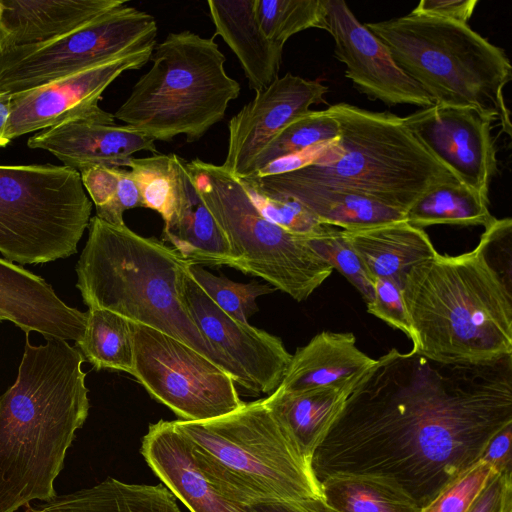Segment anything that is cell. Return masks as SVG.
<instances>
[{
    "instance_id": "obj_1",
    "label": "cell",
    "mask_w": 512,
    "mask_h": 512,
    "mask_svg": "<svg viewBox=\"0 0 512 512\" xmlns=\"http://www.w3.org/2000/svg\"><path fill=\"white\" fill-rule=\"evenodd\" d=\"M509 424L512 354L451 364L393 348L362 375L311 464L319 482L381 478L422 508Z\"/></svg>"
},
{
    "instance_id": "obj_2",
    "label": "cell",
    "mask_w": 512,
    "mask_h": 512,
    "mask_svg": "<svg viewBox=\"0 0 512 512\" xmlns=\"http://www.w3.org/2000/svg\"><path fill=\"white\" fill-rule=\"evenodd\" d=\"M84 357L66 340L26 343L15 383L0 396V512L57 496L54 481L89 413Z\"/></svg>"
},
{
    "instance_id": "obj_3",
    "label": "cell",
    "mask_w": 512,
    "mask_h": 512,
    "mask_svg": "<svg viewBox=\"0 0 512 512\" xmlns=\"http://www.w3.org/2000/svg\"><path fill=\"white\" fill-rule=\"evenodd\" d=\"M501 226L497 220L494 254ZM493 256L485 226L478 245L457 256L437 253L403 282L412 352L442 363L485 362L512 354L511 273Z\"/></svg>"
},
{
    "instance_id": "obj_4",
    "label": "cell",
    "mask_w": 512,
    "mask_h": 512,
    "mask_svg": "<svg viewBox=\"0 0 512 512\" xmlns=\"http://www.w3.org/2000/svg\"><path fill=\"white\" fill-rule=\"evenodd\" d=\"M192 264L163 241L94 216L76 265V287L89 308L107 309L168 334L238 383L234 366L204 337L189 311L186 287Z\"/></svg>"
},
{
    "instance_id": "obj_5",
    "label": "cell",
    "mask_w": 512,
    "mask_h": 512,
    "mask_svg": "<svg viewBox=\"0 0 512 512\" xmlns=\"http://www.w3.org/2000/svg\"><path fill=\"white\" fill-rule=\"evenodd\" d=\"M328 110L339 124V152L333 160L250 178L268 192L297 187L352 191L405 211L434 186L456 180L402 117L347 103Z\"/></svg>"
},
{
    "instance_id": "obj_6",
    "label": "cell",
    "mask_w": 512,
    "mask_h": 512,
    "mask_svg": "<svg viewBox=\"0 0 512 512\" xmlns=\"http://www.w3.org/2000/svg\"><path fill=\"white\" fill-rule=\"evenodd\" d=\"M205 477L229 500L323 499L311 461L279 424L264 398L205 421H173Z\"/></svg>"
},
{
    "instance_id": "obj_7",
    "label": "cell",
    "mask_w": 512,
    "mask_h": 512,
    "mask_svg": "<svg viewBox=\"0 0 512 512\" xmlns=\"http://www.w3.org/2000/svg\"><path fill=\"white\" fill-rule=\"evenodd\" d=\"M433 104L471 107L511 135L504 87L512 66L500 47L468 24L409 13L365 24Z\"/></svg>"
},
{
    "instance_id": "obj_8",
    "label": "cell",
    "mask_w": 512,
    "mask_h": 512,
    "mask_svg": "<svg viewBox=\"0 0 512 512\" xmlns=\"http://www.w3.org/2000/svg\"><path fill=\"white\" fill-rule=\"evenodd\" d=\"M151 67L133 86L114 118L154 141L185 135L200 139L223 120L239 83L225 71L226 57L214 38L171 32L155 45Z\"/></svg>"
},
{
    "instance_id": "obj_9",
    "label": "cell",
    "mask_w": 512,
    "mask_h": 512,
    "mask_svg": "<svg viewBox=\"0 0 512 512\" xmlns=\"http://www.w3.org/2000/svg\"><path fill=\"white\" fill-rule=\"evenodd\" d=\"M186 168L229 243L232 268L262 278L299 302L331 275L333 268L310 248L306 236L292 234L261 216L239 179L221 165L196 158L187 161Z\"/></svg>"
},
{
    "instance_id": "obj_10",
    "label": "cell",
    "mask_w": 512,
    "mask_h": 512,
    "mask_svg": "<svg viewBox=\"0 0 512 512\" xmlns=\"http://www.w3.org/2000/svg\"><path fill=\"white\" fill-rule=\"evenodd\" d=\"M92 202L64 165H0V253L11 262L67 258L88 228Z\"/></svg>"
},
{
    "instance_id": "obj_11",
    "label": "cell",
    "mask_w": 512,
    "mask_h": 512,
    "mask_svg": "<svg viewBox=\"0 0 512 512\" xmlns=\"http://www.w3.org/2000/svg\"><path fill=\"white\" fill-rule=\"evenodd\" d=\"M157 22L126 3L53 40L0 50V92L30 90L126 55L153 50Z\"/></svg>"
},
{
    "instance_id": "obj_12",
    "label": "cell",
    "mask_w": 512,
    "mask_h": 512,
    "mask_svg": "<svg viewBox=\"0 0 512 512\" xmlns=\"http://www.w3.org/2000/svg\"><path fill=\"white\" fill-rule=\"evenodd\" d=\"M132 376L181 420L205 421L244 405L234 379L185 343L133 323Z\"/></svg>"
},
{
    "instance_id": "obj_13",
    "label": "cell",
    "mask_w": 512,
    "mask_h": 512,
    "mask_svg": "<svg viewBox=\"0 0 512 512\" xmlns=\"http://www.w3.org/2000/svg\"><path fill=\"white\" fill-rule=\"evenodd\" d=\"M153 50L126 55L45 85L11 94L4 137L11 142L25 134L56 126L71 117H89L115 124L114 115L98 105L105 89L122 73L137 70Z\"/></svg>"
},
{
    "instance_id": "obj_14",
    "label": "cell",
    "mask_w": 512,
    "mask_h": 512,
    "mask_svg": "<svg viewBox=\"0 0 512 512\" xmlns=\"http://www.w3.org/2000/svg\"><path fill=\"white\" fill-rule=\"evenodd\" d=\"M402 120L459 183L489 200L490 183L497 171L491 119L471 107L434 104Z\"/></svg>"
},
{
    "instance_id": "obj_15",
    "label": "cell",
    "mask_w": 512,
    "mask_h": 512,
    "mask_svg": "<svg viewBox=\"0 0 512 512\" xmlns=\"http://www.w3.org/2000/svg\"><path fill=\"white\" fill-rule=\"evenodd\" d=\"M186 297L189 311L201 333L236 369L237 384L258 394L275 391L292 356L282 340L224 313L190 273Z\"/></svg>"
},
{
    "instance_id": "obj_16",
    "label": "cell",
    "mask_w": 512,
    "mask_h": 512,
    "mask_svg": "<svg viewBox=\"0 0 512 512\" xmlns=\"http://www.w3.org/2000/svg\"><path fill=\"white\" fill-rule=\"evenodd\" d=\"M324 5L335 57L346 66L345 76L358 91L388 106L434 105L424 89L396 64L388 48L357 20L344 1L324 0Z\"/></svg>"
},
{
    "instance_id": "obj_17",
    "label": "cell",
    "mask_w": 512,
    "mask_h": 512,
    "mask_svg": "<svg viewBox=\"0 0 512 512\" xmlns=\"http://www.w3.org/2000/svg\"><path fill=\"white\" fill-rule=\"evenodd\" d=\"M328 87L291 73L275 79L234 115L228 124V149L221 165L232 176L247 177L264 147L288 124L323 101Z\"/></svg>"
},
{
    "instance_id": "obj_18",
    "label": "cell",
    "mask_w": 512,
    "mask_h": 512,
    "mask_svg": "<svg viewBox=\"0 0 512 512\" xmlns=\"http://www.w3.org/2000/svg\"><path fill=\"white\" fill-rule=\"evenodd\" d=\"M31 149L48 151L78 172L92 166L128 167L139 151L157 154L155 141L128 125L104 124L89 117H71L31 136Z\"/></svg>"
},
{
    "instance_id": "obj_19",
    "label": "cell",
    "mask_w": 512,
    "mask_h": 512,
    "mask_svg": "<svg viewBox=\"0 0 512 512\" xmlns=\"http://www.w3.org/2000/svg\"><path fill=\"white\" fill-rule=\"evenodd\" d=\"M87 312L64 303L40 276L0 258V319L49 338L80 340Z\"/></svg>"
},
{
    "instance_id": "obj_20",
    "label": "cell",
    "mask_w": 512,
    "mask_h": 512,
    "mask_svg": "<svg viewBox=\"0 0 512 512\" xmlns=\"http://www.w3.org/2000/svg\"><path fill=\"white\" fill-rule=\"evenodd\" d=\"M141 454L165 487L191 512H248L229 500L201 472L188 439L173 421L151 424Z\"/></svg>"
},
{
    "instance_id": "obj_21",
    "label": "cell",
    "mask_w": 512,
    "mask_h": 512,
    "mask_svg": "<svg viewBox=\"0 0 512 512\" xmlns=\"http://www.w3.org/2000/svg\"><path fill=\"white\" fill-rule=\"evenodd\" d=\"M125 0H0V50L63 36Z\"/></svg>"
},
{
    "instance_id": "obj_22",
    "label": "cell",
    "mask_w": 512,
    "mask_h": 512,
    "mask_svg": "<svg viewBox=\"0 0 512 512\" xmlns=\"http://www.w3.org/2000/svg\"><path fill=\"white\" fill-rule=\"evenodd\" d=\"M215 34L238 58L251 90L262 91L279 76L284 46L269 40L260 29L254 0L207 2Z\"/></svg>"
},
{
    "instance_id": "obj_23",
    "label": "cell",
    "mask_w": 512,
    "mask_h": 512,
    "mask_svg": "<svg viewBox=\"0 0 512 512\" xmlns=\"http://www.w3.org/2000/svg\"><path fill=\"white\" fill-rule=\"evenodd\" d=\"M375 362L356 346L353 333L322 331L291 356L278 388L296 392L340 384Z\"/></svg>"
},
{
    "instance_id": "obj_24",
    "label": "cell",
    "mask_w": 512,
    "mask_h": 512,
    "mask_svg": "<svg viewBox=\"0 0 512 512\" xmlns=\"http://www.w3.org/2000/svg\"><path fill=\"white\" fill-rule=\"evenodd\" d=\"M363 374L340 384L303 391L287 392L277 387L264 402L311 461Z\"/></svg>"
},
{
    "instance_id": "obj_25",
    "label": "cell",
    "mask_w": 512,
    "mask_h": 512,
    "mask_svg": "<svg viewBox=\"0 0 512 512\" xmlns=\"http://www.w3.org/2000/svg\"><path fill=\"white\" fill-rule=\"evenodd\" d=\"M342 232L372 279L388 278L403 285L414 266L438 253L424 229L406 220Z\"/></svg>"
},
{
    "instance_id": "obj_26",
    "label": "cell",
    "mask_w": 512,
    "mask_h": 512,
    "mask_svg": "<svg viewBox=\"0 0 512 512\" xmlns=\"http://www.w3.org/2000/svg\"><path fill=\"white\" fill-rule=\"evenodd\" d=\"M17 512H182L163 484L127 483L108 477L102 482L50 501L29 503Z\"/></svg>"
},
{
    "instance_id": "obj_27",
    "label": "cell",
    "mask_w": 512,
    "mask_h": 512,
    "mask_svg": "<svg viewBox=\"0 0 512 512\" xmlns=\"http://www.w3.org/2000/svg\"><path fill=\"white\" fill-rule=\"evenodd\" d=\"M162 236L194 264L233 266L229 243L199 197L189 174L182 200L172 218L164 223Z\"/></svg>"
},
{
    "instance_id": "obj_28",
    "label": "cell",
    "mask_w": 512,
    "mask_h": 512,
    "mask_svg": "<svg viewBox=\"0 0 512 512\" xmlns=\"http://www.w3.org/2000/svg\"><path fill=\"white\" fill-rule=\"evenodd\" d=\"M269 193L291 197L307 207L322 223L343 230L405 221L407 215V211L401 208L352 191L297 187Z\"/></svg>"
},
{
    "instance_id": "obj_29",
    "label": "cell",
    "mask_w": 512,
    "mask_h": 512,
    "mask_svg": "<svg viewBox=\"0 0 512 512\" xmlns=\"http://www.w3.org/2000/svg\"><path fill=\"white\" fill-rule=\"evenodd\" d=\"M320 483L323 501L337 512H421L403 490L381 478L333 475Z\"/></svg>"
},
{
    "instance_id": "obj_30",
    "label": "cell",
    "mask_w": 512,
    "mask_h": 512,
    "mask_svg": "<svg viewBox=\"0 0 512 512\" xmlns=\"http://www.w3.org/2000/svg\"><path fill=\"white\" fill-rule=\"evenodd\" d=\"M488 204L475 190L454 180L422 195L407 211L406 220L421 229L436 224L485 227L494 219Z\"/></svg>"
},
{
    "instance_id": "obj_31",
    "label": "cell",
    "mask_w": 512,
    "mask_h": 512,
    "mask_svg": "<svg viewBox=\"0 0 512 512\" xmlns=\"http://www.w3.org/2000/svg\"><path fill=\"white\" fill-rule=\"evenodd\" d=\"M87 313L84 335L75 342L84 359L96 370L114 369L132 374L133 322L103 308L91 307Z\"/></svg>"
},
{
    "instance_id": "obj_32",
    "label": "cell",
    "mask_w": 512,
    "mask_h": 512,
    "mask_svg": "<svg viewBox=\"0 0 512 512\" xmlns=\"http://www.w3.org/2000/svg\"><path fill=\"white\" fill-rule=\"evenodd\" d=\"M187 161L174 154H152L128 163L139 190L142 207L158 212L164 223L175 214L188 176Z\"/></svg>"
},
{
    "instance_id": "obj_33",
    "label": "cell",
    "mask_w": 512,
    "mask_h": 512,
    "mask_svg": "<svg viewBox=\"0 0 512 512\" xmlns=\"http://www.w3.org/2000/svg\"><path fill=\"white\" fill-rule=\"evenodd\" d=\"M79 173L99 219L113 225H124V212L142 207L140 193L130 170L97 165Z\"/></svg>"
},
{
    "instance_id": "obj_34",
    "label": "cell",
    "mask_w": 512,
    "mask_h": 512,
    "mask_svg": "<svg viewBox=\"0 0 512 512\" xmlns=\"http://www.w3.org/2000/svg\"><path fill=\"white\" fill-rule=\"evenodd\" d=\"M338 138L339 124L328 108L310 110L288 124L264 147L254 160L247 177L253 176L275 160Z\"/></svg>"
},
{
    "instance_id": "obj_35",
    "label": "cell",
    "mask_w": 512,
    "mask_h": 512,
    "mask_svg": "<svg viewBox=\"0 0 512 512\" xmlns=\"http://www.w3.org/2000/svg\"><path fill=\"white\" fill-rule=\"evenodd\" d=\"M254 11L263 34L282 46L303 30L328 29L324 0H254Z\"/></svg>"
},
{
    "instance_id": "obj_36",
    "label": "cell",
    "mask_w": 512,
    "mask_h": 512,
    "mask_svg": "<svg viewBox=\"0 0 512 512\" xmlns=\"http://www.w3.org/2000/svg\"><path fill=\"white\" fill-rule=\"evenodd\" d=\"M189 273L224 313L243 323H248V318L258 311L257 297L276 290L271 285L256 280L239 283L216 276L199 264H192Z\"/></svg>"
},
{
    "instance_id": "obj_37",
    "label": "cell",
    "mask_w": 512,
    "mask_h": 512,
    "mask_svg": "<svg viewBox=\"0 0 512 512\" xmlns=\"http://www.w3.org/2000/svg\"><path fill=\"white\" fill-rule=\"evenodd\" d=\"M238 179L261 216L280 228L292 234L310 236L320 232L326 225L299 201L269 193L250 177Z\"/></svg>"
},
{
    "instance_id": "obj_38",
    "label": "cell",
    "mask_w": 512,
    "mask_h": 512,
    "mask_svg": "<svg viewBox=\"0 0 512 512\" xmlns=\"http://www.w3.org/2000/svg\"><path fill=\"white\" fill-rule=\"evenodd\" d=\"M306 241L310 248L359 291L366 304L371 302L373 279L345 239L342 229L326 224L320 232L306 236Z\"/></svg>"
},
{
    "instance_id": "obj_39",
    "label": "cell",
    "mask_w": 512,
    "mask_h": 512,
    "mask_svg": "<svg viewBox=\"0 0 512 512\" xmlns=\"http://www.w3.org/2000/svg\"><path fill=\"white\" fill-rule=\"evenodd\" d=\"M497 473L493 467L480 459L430 503L421 508V512H469L474 501L489 479Z\"/></svg>"
},
{
    "instance_id": "obj_40",
    "label": "cell",
    "mask_w": 512,
    "mask_h": 512,
    "mask_svg": "<svg viewBox=\"0 0 512 512\" xmlns=\"http://www.w3.org/2000/svg\"><path fill=\"white\" fill-rule=\"evenodd\" d=\"M373 298L367 312L401 330L410 339L412 328L403 298V285L388 278L373 279Z\"/></svg>"
},
{
    "instance_id": "obj_41",
    "label": "cell",
    "mask_w": 512,
    "mask_h": 512,
    "mask_svg": "<svg viewBox=\"0 0 512 512\" xmlns=\"http://www.w3.org/2000/svg\"><path fill=\"white\" fill-rule=\"evenodd\" d=\"M512 472L495 473L469 512H512Z\"/></svg>"
},
{
    "instance_id": "obj_42",
    "label": "cell",
    "mask_w": 512,
    "mask_h": 512,
    "mask_svg": "<svg viewBox=\"0 0 512 512\" xmlns=\"http://www.w3.org/2000/svg\"><path fill=\"white\" fill-rule=\"evenodd\" d=\"M477 3V0H422L411 13L467 24Z\"/></svg>"
},
{
    "instance_id": "obj_43",
    "label": "cell",
    "mask_w": 512,
    "mask_h": 512,
    "mask_svg": "<svg viewBox=\"0 0 512 512\" xmlns=\"http://www.w3.org/2000/svg\"><path fill=\"white\" fill-rule=\"evenodd\" d=\"M511 437L512 424H509L491 438L481 457L497 473L512 472Z\"/></svg>"
},
{
    "instance_id": "obj_44",
    "label": "cell",
    "mask_w": 512,
    "mask_h": 512,
    "mask_svg": "<svg viewBox=\"0 0 512 512\" xmlns=\"http://www.w3.org/2000/svg\"><path fill=\"white\" fill-rule=\"evenodd\" d=\"M248 512H337L323 499L301 501L260 500L250 506H244Z\"/></svg>"
},
{
    "instance_id": "obj_45",
    "label": "cell",
    "mask_w": 512,
    "mask_h": 512,
    "mask_svg": "<svg viewBox=\"0 0 512 512\" xmlns=\"http://www.w3.org/2000/svg\"><path fill=\"white\" fill-rule=\"evenodd\" d=\"M10 99V93L0 92V148L6 147L10 143V141L4 137L10 116Z\"/></svg>"
}]
</instances>
